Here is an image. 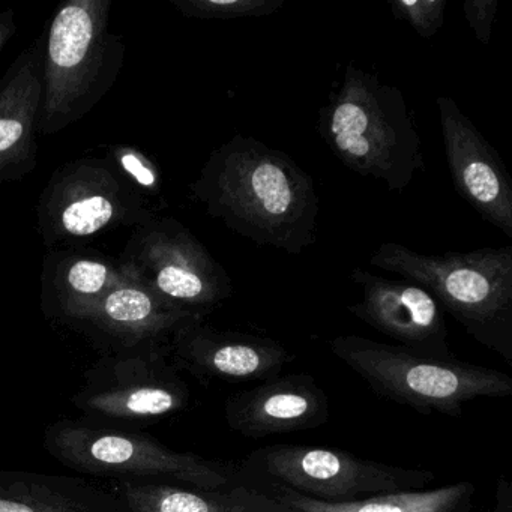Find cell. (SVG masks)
Instances as JSON below:
<instances>
[{
  "instance_id": "1",
  "label": "cell",
  "mask_w": 512,
  "mask_h": 512,
  "mask_svg": "<svg viewBox=\"0 0 512 512\" xmlns=\"http://www.w3.org/2000/svg\"><path fill=\"white\" fill-rule=\"evenodd\" d=\"M214 220L260 247L298 256L317 239L313 178L289 155L244 134L218 146L190 185Z\"/></svg>"
},
{
  "instance_id": "2",
  "label": "cell",
  "mask_w": 512,
  "mask_h": 512,
  "mask_svg": "<svg viewBox=\"0 0 512 512\" xmlns=\"http://www.w3.org/2000/svg\"><path fill=\"white\" fill-rule=\"evenodd\" d=\"M319 134L352 172L401 193L425 167L421 137L403 92L349 64L319 112Z\"/></svg>"
},
{
  "instance_id": "3",
  "label": "cell",
  "mask_w": 512,
  "mask_h": 512,
  "mask_svg": "<svg viewBox=\"0 0 512 512\" xmlns=\"http://www.w3.org/2000/svg\"><path fill=\"white\" fill-rule=\"evenodd\" d=\"M370 263L427 289L470 337L512 364V247L422 254L383 242Z\"/></svg>"
},
{
  "instance_id": "4",
  "label": "cell",
  "mask_w": 512,
  "mask_h": 512,
  "mask_svg": "<svg viewBox=\"0 0 512 512\" xmlns=\"http://www.w3.org/2000/svg\"><path fill=\"white\" fill-rule=\"evenodd\" d=\"M112 7V0H70L49 23L38 134L61 133L76 124L118 80L125 44L112 31Z\"/></svg>"
},
{
  "instance_id": "5",
  "label": "cell",
  "mask_w": 512,
  "mask_h": 512,
  "mask_svg": "<svg viewBox=\"0 0 512 512\" xmlns=\"http://www.w3.org/2000/svg\"><path fill=\"white\" fill-rule=\"evenodd\" d=\"M329 347L377 395L422 415L460 416L476 398L512 395L508 374L455 356L425 355L358 335H341Z\"/></svg>"
},
{
  "instance_id": "6",
  "label": "cell",
  "mask_w": 512,
  "mask_h": 512,
  "mask_svg": "<svg viewBox=\"0 0 512 512\" xmlns=\"http://www.w3.org/2000/svg\"><path fill=\"white\" fill-rule=\"evenodd\" d=\"M436 473L364 460L343 449L269 445L236 464V481L278 485L325 503L361 502L379 494L424 490Z\"/></svg>"
},
{
  "instance_id": "7",
  "label": "cell",
  "mask_w": 512,
  "mask_h": 512,
  "mask_svg": "<svg viewBox=\"0 0 512 512\" xmlns=\"http://www.w3.org/2000/svg\"><path fill=\"white\" fill-rule=\"evenodd\" d=\"M154 217L151 200L107 157H83L59 167L37 205L38 232L50 251L80 248Z\"/></svg>"
},
{
  "instance_id": "8",
  "label": "cell",
  "mask_w": 512,
  "mask_h": 512,
  "mask_svg": "<svg viewBox=\"0 0 512 512\" xmlns=\"http://www.w3.org/2000/svg\"><path fill=\"white\" fill-rule=\"evenodd\" d=\"M118 265L125 280L203 317L233 293L224 266L188 227L172 217L157 215L134 227Z\"/></svg>"
},
{
  "instance_id": "9",
  "label": "cell",
  "mask_w": 512,
  "mask_h": 512,
  "mask_svg": "<svg viewBox=\"0 0 512 512\" xmlns=\"http://www.w3.org/2000/svg\"><path fill=\"white\" fill-rule=\"evenodd\" d=\"M47 448L80 472L119 478H164L197 488H220L236 481V467L188 452L173 451L146 434L83 422L52 425Z\"/></svg>"
},
{
  "instance_id": "10",
  "label": "cell",
  "mask_w": 512,
  "mask_h": 512,
  "mask_svg": "<svg viewBox=\"0 0 512 512\" xmlns=\"http://www.w3.org/2000/svg\"><path fill=\"white\" fill-rule=\"evenodd\" d=\"M190 389L167 364L160 344L107 359L95 370L76 404L95 415L115 419H155L185 409Z\"/></svg>"
},
{
  "instance_id": "11",
  "label": "cell",
  "mask_w": 512,
  "mask_h": 512,
  "mask_svg": "<svg viewBox=\"0 0 512 512\" xmlns=\"http://www.w3.org/2000/svg\"><path fill=\"white\" fill-rule=\"evenodd\" d=\"M452 184L485 221L512 238V184L502 158L451 97H437Z\"/></svg>"
},
{
  "instance_id": "12",
  "label": "cell",
  "mask_w": 512,
  "mask_h": 512,
  "mask_svg": "<svg viewBox=\"0 0 512 512\" xmlns=\"http://www.w3.org/2000/svg\"><path fill=\"white\" fill-rule=\"evenodd\" d=\"M362 287L359 304L347 310L397 346L425 355L452 358L445 313L424 287L407 281H392L358 268L352 272Z\"/></svg>"
},
{
  "instance_id": "13",
  "label": "cell",
  "mask_w": 512,
  "mask_h": 512,
  "mask_svg": "<svg viewBox=\"0 0 512 512\" xmlns=\"http://www.w3.org/2000/svg\"><path fill=\"white\" fill-rule=\"evenodd\" d=\"M176 362L203 380L265 382L280 376L295 355L280 341L245 332L220 331L203 320L179 329L172 338Z\"/></svg>"
},
{
  "instance_id": "14",
  "label": "cell",
  "mask_w": 512,
  "mask_h": 512,
  "mask_svg": "<svg viewBox=\"0 0 512 512\" xmlns=\"http://www.w3.org/2000/svg\"><path fill=\"white\" fill-rule=\"evenodd\" d=\"M224 418L235 433L265 439L322 427L329 419V400L310 374H287L230 395Z\"/></svg>"
},
{
  "instance_id": "15",
  "label": "cell",
  "mask_w": 512,
  "mask_h": 512,
  "mask_svg": "<svg viewBox=\"0 0 512 512\" xmlns=\"http://www.w3.org/2000/svg\"><path fill=\"white\" fill-rule=\"evenodd\" d=\"M44 41L41 35L23 50L0 80V184L22 181L38 166Z\"/></svg>"
},
{
  "instance_id": "16",
  "label": "cell",
  "mask_w": 512,
  "mask_h": 512,
  "mask_svg": "<svg viewBox=\"0 0 512 512\" xmlns=\"http://www.w3.org/2000/svg\"><path fill=\"white\" fill-rule=\"evenodd\" d=\"M205 319L164 301L146 287L122 281L92 308L79 325H86L125 346L137 347L172 340L173 335Z\"/></svg>"
},
{
  "instance_id": "17",
  "label": "cell",
  "mask_w": 512,
  "mask_h": 512,
  "mask_svg": "<svg viewBox=\"0 0 512 512\" xmlns=\"http://www.w3.org/2000/svg\"><path fill=\"white\" fill-rule=\"evenodd\" d=\"M122 281L118 260L98 251L52 250L44 259L41 298L49 313L80 323Z\"/></svg>"
},
{
  "instance_id": "18",
  "label": "cell",
  "mask_w": 512,
  "mask_h": 512,
  "mask_svg": "<svg viewBox=\"0 0 512 512\" xmlns=\"http://www.w3.org/2000/svg\"><path fill=\"white\" fill-rule=\"evenodd\" d=\"M122 491L130 512H298L244 482L197 488L124 479Z\"/></svg>"
},
{
  "instance_id": "19",
  "label": "cell",
  "mask_w": 512,
  "mask_h": 512,
  "mask_svg": "<svg viewBox=\"0 0 512 512\" xmlns=\"http://www.w3.org/2000/svg\"><path fill=\"white\" fill-rule=\"evenodd\" d=\"M247 484V482H244ZM298 512H473L475 484L469 481L433 488L379 494L361 502L325 503L278 485L250 484Z\"/></svg>"
},
{
  "instance_id": "20",
  "label": "cell",
  "mask_w": 512,
  "mask_h": 512,
  "mask_svg": "<svg viewBox=\"0 0 512 512\" xmlns=\"http://www.w3.org/2000/svg\"><path fill=\"white\" fill-rule=\"evenodd\" d=\"M0 512H97L62 488L28 476L0 475Z\"/></svg>"
},
{
  "instance_id": "21",
  "label": "cell",
  "mask_w": 512,
  "mask_h": 512,
  "mask_svg": "<svg viewBox=\"0 0 512 512\" xmlns=\"http://www.w3.org/2000/svg\"><path fill=\"white\" fill-rule=\"evenodd\" d=\"M188 19L238 20L272 16L284 7V0H172Z\"/></svg>"
},
{
  "instance_id": "22",
  "label": "cell",
  "mask_w": 512,
  "mask_h": 512,
  "mask_svg": "<svg viewBox=\"0 0 512 512\" xmlns=\"http://www.w3.org/2000/svg\"><path fill=\"white\" fill-rule=\"evenodd\" d=\"M110 161L116 169L133 182L146 199H157L163 191L160 167L134 146H115L109 152Z\"/></svg>"
},
{
  "instance_id": "23",
  "label": "cell",
  "mask_w": 512,
  "mask_h": 512,
  "mask_svg": "<svg viewBox=\"0 0 512 512\" xmlns=\"http://www.w3.org/2000/svg\"><path fill=\"white\" fill-rule=\"evenodd\" d=\"M392 14L419 37L430 40L445 23L446 0H391Z\"/></svg>"
},
{
  "instance_id": "24",
  "label": "cell",
  "mask_w": 512,
  "mask_h": 512,
  "mask_svg": "<svg viewBox=\"0 0 512 512\" xmlns=\"http://www.w3.org/2000/svg\"><path fill=\"white\" fill-rule=\"evenodd\" d=\"M499 2L497 0H466L463 4L464 17L479 43L488 46L491 41L494 20Z\"/></svg>"
},
{
  "instance_id": "25",
  "label": "cell",
  "mask_w": 512,
  "mask_h": 512,
  "mask_svg": "<svg viewBox=\"0 0 512 512\" xmlns=\"http://www.w3.org/2000/svg\"><path fill=\"white\" fill-rule=\"evenodd\" d=\"M490 512H512V485L505 476L497 479L494 505Z\"/></svg>"
},
{
  "instance_id": "26",
  "label": "cell",
  "mask_w": 512,
  "mask_h": 512,
  "mask_svg": "<svg viewBox=\"0 0 512 512\" xmlns=\"http://www.w3.org/2000/svg\"><path fill=\"white\" fill-rule=\"evenodd\" d=\"M16 13L13 10H5L0 13V53L4 52L8 41L16 34Z\"/></svg>"
}]
</instances>
